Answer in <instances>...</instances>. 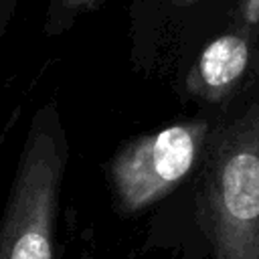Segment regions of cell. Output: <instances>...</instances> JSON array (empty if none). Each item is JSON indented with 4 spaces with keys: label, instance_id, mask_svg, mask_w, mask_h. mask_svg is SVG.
I'll return each mask as SVG.
<instances>
[{
    "label": "cell",
    "instance_id": "obj_1",
    "mask_svg": "<svg viewBox=\"0 0 259 259\" xmlns=\"http://www.w3.org/2000/svg\"><path fill=\"white\" fill-rule=\"evenodd\" d=\"M196 221L210 259H259V99L208 144Z\"/></svg>",
    "mask_w": 259,
    "mask_h": 259
},
{
    "label": "cell",
    "instance_id": "obj_2",
    "mask_svg": "<svg viewBox=\"0 0 259 259\" xmlns=\"http://www.w3.org/2000/svg\"><path fill=\"white\" fill-rule=\"evenodd\" d=\"M65 150L34 121L0 217V259H55Z\"/></svg>",
    "mask_w": 259,
    "mask_h": 259
},
{
    "label": "cell",
    "instance_id": "obj_3",
    "mask_svg": "<svg viewBox=\"0 0 259 259\" xmlns=\"http://www.w3.org/2000/svg\"><path fill=\"white\" fill-rule=\"evenodd\" d=\"M204 123L170 125L127 144L111 162V186L121 214H138L170 194L192 170Z\"/></svg>",
    "mask_w": 259,
    "mask_h": 259
},
{
    "label": "cell",
    "instance_id": "obj_4",
    "mask_svg": "<svg viewBox=\"0 0 259 259\" xmlns=\"http://www.w3.org/2000/svg\"><path fill=\"white\" fill-rule=\"evenodd\" d=\"M249 61V47L241 36L225 34L212 40L200 55L198 71L206 85L225 87L239 79Z\"/></svg>",
    "mask_w": 259,
    "mask_h": 259
},
{
    "label": "cell",
    "instance_id": "obj_5",
    "mask_svg": "<svg viewBox=\"0 0 259 259\" xmlns=\"http://www.w3.org/2000/svg\"><path fill=\"white\" fill-rule=\"evenodd\" d=\"M245 18L249 22L259 20V0H247L245 2Z\"/></svg>",
    "mask_w": 259,
    "mask_h": 259
},
{
    "label": "cell",
    "instance_id": "obj_6",
    "mask_svg": "<svg viewBox=\"0 0 259 259\" xmlns=\"http://www.w3.org/2000/svg\"><path fill=\"white\" fill-rule=\"evenodd\" d=\"M180 4H190V2H194V0H178Z\"/></svg>",
    "mask_w": 259,
    "mask_h": 259
}]
</instances>
